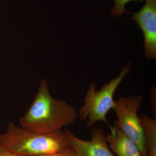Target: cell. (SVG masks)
I'll use <instances>...</instances> for the list:
<instances>
[{
    "mask_svg": "<svg viewBox=\"0 0 156 156\" xmlns=\"http://www.w3.org/2000/svg\"><path fill=\"white\" fill-rule=\"evenodd\" d=\"M78 113L74 107L50 95L48 82L42 79L33 102L20 120V126L44 134L61 131L76 122Z\"/></svg>",
    "mask_w": 156,
    "mask_h": 156,
    "instance_id": "cell-1",
    "label": "cell"
},
{
    "mask_svg": "<svg viewBox=\"0 0 156 156\" xmlns=\"http://www.w3.org/2000/svg\"><path fill=\"white\" fill-rule=\"evenodd\" d=\"M131 19L139 26L144 38V50L148 59L156 58V0H146L138 12H131Z\"/></svg>",
    "mask_w": 156,
    "mask_h": 156,
    "instance_id": "cell-5",
    "label": "cell"
},
{
    "mask_svg": "<svg viewBox=\"0 0 156 156\" xmlns=\"http://www.w3.org/2000/svg\"><path fill=\"white\" fill-rule=\"evenodd\" d=\"M155 87H153L151 90V108L154 115V119H156V93Z\"/></svg>",
    "mask_w": 156,
    "mask_h": 156,
    "instance_id": "cell-10",
    "label": "cell"
},
{
    "mask_svg": "<svg viewBox=\"0 0 156 156\" xmlns=\"http://www.w3.org/2000/svg\"><path fill=\"white\" fill-rule=\"evenodd\" d=\"M130 64L124 68L119 75L112 79L108 83H105L99 90H96V84L92 83L86 96L84 103L78 112V116L82 121H87V127L92 128L96 123L103 122L108 125L107 115L114 105L115 92L129 73Z\"/></svg>",
    "mask_w": 156,
    "mask_h": 156,
    "instance_id": "cell-3",
    "label": "cell"
},
{
    "mask_svg": "<svg viewBox=\"0 0 156 156\" xmlns=\"http://www.w3.org/2000/svg\"><path fill=\"white\" fill-rule=\"evenodd\" d=\"M144 96L130 95L115 100L113 107L117 117L114 123L138 147L142 156H149L142 126L137 114Z\"/></svg>",
    "mask_w": 156,
    "mask_h": 156,
    "instance_id": "cell-4",
    "label": "cell"
},
{
    "mask_svg": "<svg viewBox=\"0 0 156 156\" xmlns=\"http://www.w3.org/2000/svg\"><path fill=\"white\" fill-rule=\"evenodd\" d=\"M75 156H115L109 147L103 128H92L91 138L84 140L77 137L70 130L65 129Z\"/></svg>",
    "mask_w": 156,
    "mask_h": 156,
    "instance_id": "cell-6",
    "label": "cell"
},
{
    "mask_svg": "<svg viewBox=\"0 0 156 156\" xmlns=\"http://www.w3.org/2000/svg\"><path fill=\"white\" fill-rule=\"evenodd\" d=\"M38 156H75L74 151L73 149L71 150L68 151L63 153L49 155Z\"/></svg>",
    "mask_w": 156,
    "mask_h": 156,
    "instance_id": "cell-11",
    "label": "cell"
},
{
    "mask_svg": "<svg viewBox=\"0 0 156 156\" xmlns=\"http://www.w3.org/2000/svg\"><path fill=\"white\" fill-rule=\"evenodd\" d=\"M140 1L143 2L144 0H115V5L111 11L110 15L112 17H115L117 16H121L124 13H127L125 10V6L127 3L132 1Z\"/></svg>",
    "mask_w": 156,
    "mask_h": 156,
    "instance_id": "cell-9",
    "label": "cell"
},
{
    "mask_svg": "<svg viewBox=\"0 0 156 156\" xmlns=\"http://www.w3.org/2000/svg\"><path fill=\"white\" fill-rule=\"evenodd\" d=\"M73 149L65 131L51 134L39 133L8 124L5 132L0 134V151L26 156L49 155L63 153Z\"/></svg>",
    "mask_w": 156,
    "mask_h": 156,
    "instance_id": "cell-2",
    "label": "cell"
},
{
    "mask_svg": "<svg viewBox=\"0 0 156 156\" xmlns=\"http://www.w3.org/2000/svg\"><path fill=\"white\" fill-rule=\"evenodd\" d=\"M0 156H26L11 153L7 152L1 151H0Z\"/></svg>",
    "mask_w": 156,
    "mask_h": 156,
    "instance_id": "cell-12",
    "label": "cell"
},
{
    "mask_svg": "<svg viewBox=\"0 0 156 156\" xmlns=\"http://www.w3.org/2000/svg\"><path fill=\"white\" fill-rule=\"evenodd\" d=\"M149 156H156V120L147 115H139Z\"/></svg>",
    "mask_w": 156,
    "mask_h": 156,
    "instance_id": "cell-8",
    "label": "cell"
},
{
    "mask_svg": "<svg viewBox=\"0 0 156 156\" xmlns=\"http://www.w3.org/2000/svg\"><path fill=\"white\" fill-rule=\"evenodd\" d=\"M108 126L110 133L106 140L112 152L116 156H142L137 145L115 124Z\"/></svg>",
    "mask_w": 156,
    "mask_h": 156,
    "instance_id": "cell-7",
    "label": "cell"
}]
</instances>
